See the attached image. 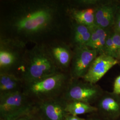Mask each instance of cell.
Instances as JSON below:
<instances>
[{
    "instance_id": "cell-1",
    "label": "cell",
    "mask_w": 120,
    "mask_h": 120,
    "mask_svg": "<svg viewBox=\"0 0 120 120\" xmlns=\"http://www.w3.org/2000/svg\"><path fill=\"white\" fill-rule=\"evenodd\" d=\"M4 3L0 11V38L27 45L63 39L70 32L65 1L17 0Z\"/></svg>"
},
{
    "instance_id": "cell-2",
    "label": "cell",
    "mask_w": 120,
    "mask_h": 120,
    "mask_svg": "<svg viewBox=\"0 0 120 120\" xmlns=\"http://www.w3.org/2000/svg\"><path fill=\"white\" fill-rule=\"evenodd\" d=\"M62 72L50 56L45 43L35 44L26 49L15 74L24 83L35 82Z\"/></svg>"
},
{
    "instance_id": "cell-3",
    "label": "cell",
    "mask_w": 120,
    "mask_h": 120,
    "mask_svg": "<svg viewBox=\"0 0 120 120\" xmlns=\"http://www.w3.org/2000/svg\"><path fill=\"white\" fill-rule=\"evenodd\" d=\"M70 80L69 73L60 72L38 81L24 83L23 92L35 103L60 97Z\"/></svg>"
},
{
    "instance_id": "cell-4",
    "label": "cell",
    "mask_w": 120,
    "mask_h": 120,
    "mask_svg": "<svg viewBox=\"0 0 120 120\" xmlns=\"http://www.w3.org/2000/svg\"><path fill=\"white\" fill-rule=\"evenodd\" d=\"M35 103L23 91L0 96V120H14L33 111Z\"/></svg>"
},
{
    "instance_id": "cell-5",
    "label": "cell",
    "mask_w": 120,
    "mask_h": 120,
    "mask_svg": "<svg viewBox=\"0 0 120 120\" xmlns=\"http://www.w3.org/2000/svg\"><path fill=\"white\" fill-rule=\"evenodd\" d=\"M103 93L102 89L97 84L82 79L71 78L61 97L66 101H81L94 105Z\"/></svg>"
},
{
    "instance_id": "cell-6",
    "label": "cell",
    "mask_w": 120,
    "mask_h": 120,
    "mask_svg": "<svg viewBox=\"0 0 120 120\" xmlns=\"http://www.w3.org/2000/svg\"><path fill=\"white\" fill-rule=\"evenodd\" d=\"M27 45L9 39L0 38V73H15L22 64Z\"/></svg>"
},
{
    "instance_id": "cell-7",
    "label": "cell",
    "mask_w": 120,
    "mask_h": 120,
    "mask_svg": "<svg viewBox=\"0 0 120 120\" xmlns=\"http://www.w3.org/2000/svg\"><path fill=\"white\" fill-rule=\"evenodd\" d=\"M98 55V52L86 46L73 47V56L69 74L71 79H82Z\"/></svg>"
},
{
    "instance_id": "cell-8",
    "label": "cell",
    "mask_w": 120,
    "mask_h": 120,
    "mask_svg": "<svg viewBox=\"0 0 120 120\" xmlns=\"http://www.w3.org/2000/svg\"><path fill=\"white\" fill-rule=\"evenodd\" d=\"M48 51L57 68L63 73H69L73 56V48L63 39H55L45 43Z\"/></svg>"
},
{
    "instance_id": "cell-9",
    "label": "cell",
    "mask_w": 120,
    "mask_h": 120,
    "mask_svg": "<svg viewBox=\"0 0 120 120\" xmlns=\"http://www.w3.org/2000/svg\"><path fill=\"white\" fill-rule=\"evenodd\" d=\"M66 101L61 97L35 103L36 108L42 120H65L68 114Z\"/></svg>"
},
{
    "instance_id": "cell-10",
    "label": "cell",
    "mask_w": 120,
    "mask_h": 120,
    "mask_svg": "<svg viewBox=\"0 0 120 120\" xmlns=\"http://www.w3.org/2000/svg\"><path fill=\"white\" fill-rule=\"evenodd\" d=\"M118 60L104 53L99 54L90 65L87 73L82 79L96 84L108 72L119 63Z\"/></svg>"
},
{
    "instance_id": "cell-11",
    "label": "cell",
    "mask_w": 120,
    "mask_h": 120,
    "mask_svg": "<svg viewBox=\"0 0 120 120\" xmlns=\"http://www.w3.org/2000/svg\"><path fill=\"white\" fill-rule=\"evenodd\" d=\"M97 112L107 120L120 118V96L112 93H103L95 104Z\"/></svg>"
},
{
    "instance_id": "cell-12",
    "label": "cell",
    "mask_w": 120,
    "mask_h": 120,
    "mask_svg": "<svg viewBox=\"0 0 120 120\" xmlns=\"http://www.w3.org/2000/svg\"><path fill=\"white\" fill-rule=\"evenodd\" d=\"M116 8L115 5L101 2L95 7V26L107 30L115 24Z\"/></svg>"
},
{
    "instance_id": "cell-13",
    "label": "cell",
    "mask_w": 120,
    "mask_h": 120,
    "mask_svg": "<svg viewBox=\"0 0 120 120\" xmlns=\"http://www.w3.org/2000/svg\"><path fill=\"white\" fill-rule=\"evenodd\" d=\"M66 6V12L71 21L90 28L96 26L95 24V8L80 9L69 6L67 4Z\"/></svg>"
},
{
    "instance_id": "cell-14",
    "label": "cell",
    "mask_w": 120,
    "mask_h": 120,
    "mask_svg": "<svg viewBox=\"0 0 120 120\" xmlns=\"http://www.w3.org/2000/svg\"><path fill=\"white\" fill-rule=\"evenodd\" d=\"M70 21L69 43L73 48L79 46H86L91 37V28L77 24L70 20Z\"/></svg>"
},
{
    "instance_id": "cell-15",
    "label": "cell",
    "mask_w": 120,
    "mask_h": 120,
    "mask_svg": "<svg viewBox=\"0 0 120 120\" xmlns=\"http://www.w3.org/2000/svg\"><path fill=\"white\" fill-rule=\"evenodd\" d=\"M22 79L13 73H0V96L23 91Z\"/></svg>"
},
{
    "instance_id": "cell-16",
    "label": "cell",
    "mask_w": 120,
    "mask_h": 120,
    "mask_svg": "<svg viewBox=\"0 0 120 120\" xmlns=\"http://www.w3.org/2000/svg\"><path fill=\"white\" fill-rule=\"evenodd\" d=\"M65 110L68 114L76 116L88 115L97 112L94 105L78 101H66Z\"/></svg>"
},
{
    "instance_id": "cell-17",
    "label": "cell",
    "mask_w": 120,
    "mask_h": 120,
    "mask_svg": "<svg viewBox=\"0 0 120 120\" xmlns=\"http://www.w3.org/2000/svg\"><path fill=\"white\" fill-rule=\"evenodd\" d=\"M94 28L98 35V55L103 54L104 53V49L106 41L109 34L108 33L107 30L103 29L96 26H95Z\"/></svg>"
},
{
    "instance_id": "cell-18",
    "label": "cell",
    "mask_w": 120,
    "mask_h": 120,
    "mask_svg": "<svg viewBox=\"0 0 120 120\" xmlns=\"http://www.w3.org/2000/svg\"><path fill=\"white\" fill-rule=\"evenodd\" d=\"M112 38L114 56L116 59H118V53L120 50V34L114 32L112 34Z\"/></svg>"
},
{
    "instance_id": "cell-19",
    "label": "cell",
    "mask_w": 120,
    "mask_h": 120,
    "mask_svg": "<svg viewBox=\"0 0 120 120\" xmlns=\"http://www.w3.org/2000/svg\"><path fill=\"white\" fill-rule=\"evenodd\" d=\"M104 54L115 58L113 51V45L112 38V34H109L106 41L104 49Z\"/></svg>"
},
{
    "instance_id": "cell-20",
    "label": "cell",
    "mask_w": 120,
    "mask_h": 120,
    "mask_svg": "<svg viewBox=\"0 0 120 120\" xmlns=\"http://www.w3.org/2000/svg\"><path fill=\"white\" fill-rule=\"evenodd\" d=\"M14 120H42V119L35 106V108L33 111Z\"/></svg>"
},
{
    "instance_id": "cell-21",
    "label": "cell",
    "mask_w": 120,
    "mask_h": 120,
    "mask_svg": "<svg viewBox=\"0 0 120 120\" xmlns=\"http://www.w3.org/2000/svg\"><path fill=\"white\" fill-rule=\"evenodd\" d=\"M112 93L120 96V75L116 77L114 81Z\"/></svg>"
},
{
    "instance_id": "cell-22",
    "label": "cell",
    "mask_w": 120,
    "mask_h": 120,
    "mask_svg": "<svg viewBox=\"0 0 120 120\" xmlns=\"http://www.w3.org/2000/svg\"><path fill=\"white\" fill-rule=\"evenodd\" d=\"M86 119L87 120H107L99 115L97 112L88 114Z\"/></svg>"
},
{
    "instance_id": "cell-23",
    "label": "cell",
    "mask_w": 120,
    "mask_h": 120,
    "mask_svg": "<svg viewBox=\"0 0 120 120\" xmlns=\"http://www.w3.org/2000/svg\"><path fill=\"white\" fill-rule=\"evenodd\" d=\"M114 32L120 34V7L118 9L117 17L114 24Z\"/></svg>"
},
{
    "instance_id": "cell-24",
    "label": "cell",
    "mask_w": 120,
    "mask_h": 120,
    "mask_svg": "<svg viewBox=\"0 0 120 120\" xmlns=\"http://www.w3.org/2000/svg\"><path fill=\"white\" fill-rule=\"evenodd\" d=\"M65 120H87L86 118H82L79 116H73L68 114L65 117Z\"/></svg>"
},
{
    "instance_id": "cell-25",
    "label": "cell",
    "mask_w": 120,
    "mask_h": 120,
    "mask_svg": "<svg viewBox=\"0 0 120 120\" xmlns=\"http://www.w3.org/2000/svg\"><path fill=\"white\" fill-rule=\"evenodd\" d=\"M118 59H120V50L119 53H118Z\"/></svg>"
},
{
    "instance_id": "cell-26",
    "label": "cell",
    "mask_w": 120,
    "mask_h": 120,
    "mask_svg": "<svg viewBox=\"0 0 120 120\" xmlns=\"http://www.w3.org/2000/svg\"><path fill=\"white\" fill-rule=\"evenodd\" d=\"M117 120H120V118H119V119H118Z\"/></svg>"
}]
</instances>
